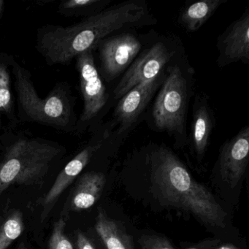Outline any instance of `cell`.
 <instances>
[{
  "label": "cell",
  "mask_w": 249,
  "mask_h": 249,
  "mask_svg": "<svg viewBox=\"0 0 249 249\" xmlns=\"http://www.w3.org/2000/svg\"><path fill=\"white\" fill-rule=\"evenodd\" d=\"M153 185L169 205L190 213L202 224L224 228L227 214L211 192L192 177L184 164L170 150L153 154Z\"/></svg>",
  "instance_id": "obj_1"
},
{
  "label": "cell",
  "mask_w": 249,
  "mask_h": 249,
  "mask_svg": "<svg viewBox=\"0 0 249 249\" xmlns=\"http://www.w3.org/2000/svg\"><path fill=\"white\" fill-rule=\"evenodd\" d=\"M12 75L17 93L18 121L74 132L78 121L74 111L75 98L67 83H57L47 97L40 98L33 85L30 72L16 60L13 64Z\"/></svg>",
  "instance_id": "obj_2"
},
{
  "label": "cell",
  "mask_w": 249,
  "mask_h": 249,
  "mask_svg": "<svg viewBox=\"0 0 249 249\" xmlns=\"http://www.w3.org/2000/svg\"><path fill=\"white\" fill-rule=\"evenodd\" d=\"M18 138L6 147L0 161V195L11 185L41 183L51 164L62 153V147L56 142Z\"/></svg>",
  "instance_id": "obj_3"
},
{
  "label": "cell",
  "mask_w": 249,
  "mask_h": 249,
  "mask_svg": "<svg viewBox=\"0 0 249 249\" xmlns=\"http://www.w3.org/2000/svg\"><path fill=\"white\" fill-rule=\"evenodd\" d=\"M187 95V82L181 71L178 66L172 67L153 108V117L159 129L179 135L184 132Z\"/></svg>",
  "instance_id": "obj_4"
},
{
  "label": "cell",
  "mask_w": 249,
  "mask_h": 249,
  "mask_svg": "<svg viewBox=\"0 0 249 249\" xmlns=\"http://www.w3.org/2000/svg\"><path fill=\"white\" fill-rule=\"evenodd\" d=\"M93 51H87L75 58L84 110L77 121L74 133L84 132L107 103L106 86L96 68Z\"/></svg>",
  "instance_id": "obj_5"
},
{
  "label": "cell",
  "mask_w": 249,
  "mask_h": 249,
  "mask_svg": "<svg viewBox=\"0 0 249 249\" xmlns=\"http://www.w3.org/2000/svg\"><path fill=\"white\" fill-rule=\"evenodd\" d=\"M165 45L158 43L142 53L125 72L114 91L115 98H122L129 90L161 73L170 59Z\"/></svg>",
  "instance_id": "obj_6"
},
{
  "label": "cell",
  "mask_w": 249,
  "mask_h": 249,
  "mask_svg": "<svg viewBox=\"0 0 249 249\" xmlns=\"http://www.w3.org/2000/svg\"><path fill=\"white\" fill-rule=\"evenodd\" d=\"M98 46L102 68L109 78H114L123 72L141 49L139 40L130 34L102 40Z\"/></svg>",
  "instance_id": "obj_7"
},
{
  "label": "cell",
  "mask_w": 249,
  "mask_h": 249,
  "mask_svg": "<svg viewBox=\"0 0 249 249\" xmlns=\"http://www.w3.org/2000/svg\"><path fill=\"white\" fill-rule=\"evenodd\" d=\"M249 127H243L225 142L220 156V173L224 181L234 188L241 180L249 164Z\"/></svg>",
  "instance_id": "obj_8"
},
{
  "label": "cell",
  "mask_w": 249,
  "mask_h": 249,
  "mask_svg": "<svg viewBox=\"0 0 249 249\" xmlns=\"http://www.w3.org/2000/svg\"><path fill=\"white\" fill-rule=\"evenodd\" d=\"M162 73L129 90L119 100L115 117L120 124L121 131L126 130L139 117L148 106L163 78Z\"/></svg>",
  "instance_id": "obj_9"
},
{
  "label": "cell",
  "mask_w": 249,
  "mask_h": 249,
  "mask_svg": "<svg viewBox=\"0 0 249 249\" xmlns=\"http://www.w3.org/2000/svg\"><path fill=\"white\" fill-rule=\"evenodd\" d=\"M102 142L103 141H99V142L90 144L88 146L84 148L79 154H77L71 161L68 163L63 170L58 175L53 186L42 201L41 204L44 208L42 213L43 214L42 221H43L47 215H49V212L62 195V192L72 183V181L85 168L94 153L101 147Z\"/></svg>",
  "instance_id": "obj_10"
},
{
  "label": "cell",
  "mask_w": 249,
  "mask_h": 249,
  "mask_svg": "<svg viewBox=\"0 0 249 249\" xmlns=\"http://www.w3.org/2000/svg\"><path fill=\"white\" fill-rule=\"evenodd\" d=\"M220 43L221 58L227 62L249 61V10L225 32Z\"/></svg>",
  "instance_id": "obj_11"
},
{
  "label": "cell",
  "mask_w": 249,
  "mask_h": 249,
  "mask_svg": "<svg viewBox=\"0 0 249 249\" xmlns=\"http://www.w3.org/2000/svg\"><path fill=\"white\" fill-rule=\"evenodd\" d=\"M213 126V113L208 101L203 98H196L191 138L195 152L199 157L203 156L208 148Z\"/></svg>",
  "instance_id": "obj_12"
},
{
  "label": "cell",
  "mask_w": 249,
  "mask_h": 249,
  "mask_svg": "<svg viewBox=\"0 0 249 249\" xmlns=\"http://www.w3.org/2000/svg\"><path fill=\"white\" fill-rule=\"evenodd\" d=\"M95 230L107 249H135L133 238L122 223L107 216L101 208L96 218Z\"/></svg>",
  "instance_id": "obj_13"
},
{
  "label": "cell",
  "mask_w": 249,
  "mask_h": 249,
  "mask_svg": "<svg viewBox=\"0 0 249 249\" xmlns=\"http://www.w3.org/2000/svg\"><path fill=\"white\" fill-rule=\"evenodd\" d=\"M106 185V176L101 173L89 172L83 175L74 189L71 208L80 211L89 209L101 196Z\"/></svg>",
  "instance_id": "obj_14"
},
{
  "label": "cell",
  "mask_w": 249,
  "mask_h": 249,
  "mask_svg": "<svg viewBox=\"0 0 249 249\" xmlns=\"http://www.w3.org/2000/svg\"><path fill=\"white\" fill-rule=\"evenodd\" d=\"M15 60L12 55L0 52V114L6 116L13 127L19 122L11 87L12 67Z\"/></svg>",
  "instance_id": "obj_15"
},
{
  "label": "cell",
  "mask_w": 249,
  "mask_h": 249,
  "mask_svg": "<svg viewBox=\"0 0 249 249\" xmlns=\"http://www.w3.org/2000/svg\"><path fill=\"white\" fill-rule=\"evenodd\" d=\"M222 3V0H202L195 2L182 11L180 22L187 31H197Z\"/></svg>",
  "instance_id": "obj_16"
},
{
  "label": "cell",
  "mask_w": 249,
  "mask_h": 249,
  "mask_svg": "<svg viewBox=\"0 0 249 249\" xmlns=\"http://www.w3.org/2000/svg\"><path fill=\"white\" fill-rule=\"evenodd\" d=\"M110 1L106 0H68L59 4L58 12L66 17H89L104 11Z\"/></svg>",
  "instance_id": "obj_17"
},
{
  "label": "cell",
  "mask_w": 249,
  "mask_h": 249,
  "mask_svg": "<svg viewBox=\"0 0 249 249\" xmlns=\"http://www.w3.org/2000/svg\"><path fill=\"white\" fill-rule=\"evenodd\" d=\"M23 214L18 210L12 211L0 227V249H7L24 230Z\"/></svg>",
  "instance_id": "obj_18"
},
{
  "label": "cell",
  "mask_w": 249,
  "mask_h": 249,
  "mask_svg": "<svg viewBox=\"0 0 249 249\" xmlns=\"http://www.w3.org/2000/svg\"><path fill=\"white\" fill-rule=\"evenodd\" d=\"M66 222L63 218H60L53 224L52 234L49 241L48 249H74L68 235L65 233Z\"/></svg>",
  "instance_id": "obj_19"
},
{
  "label": "cell",
  "mask_w": 249,
  "mask_h": 249,
  "mask_svg": "<svg viewBox=\"0 0 249 249\" xmlns=\"http://www.w3.org/2000/svg\"><path fill=\"white\" fill-rule=\"evenodd\" d=\"M142 249H176L170 242L157 235H143L140 239Z\"/></svg>",
  "instance_id": "obj_20"
},
{
  "label": "cell",
  "mask_w": 249,
  "mask_h": 249,
  "mask_svg": "<svg viewBox=\"0 0 249 249\" xmlns=\"http://www.w3.org/2000/svg\"><path fill=\"white\" fill-rule=\"evenodd\" d=\"M76 249H96L87 236L78 231L76 238Z\"/></svg>",
  "instance_id": "obj_21"
},
{
  "label": "cell",
  "mask_w": 249,
  "mask_h": 249,
  "mask_svg": "<svg viewBox=\"0 0 249 249\" xmlns=\"http://www.w3.org/2000/svg\"><path fill=\"white\" fill-rule=\"evenodd\" d=\"M238 249V248L233 246V245L227 244L224 245V246H221V247H218V249Z\"/></svg>",
  "instance_id": "obj_22"
},
{
  "label": "cell",
  "mask_w": 249,
  "mask_h": 249,
  "mask_svg": "<svg viewBox=\"0 0 249 249\" xmlns=\"http://www.w3.org/2000/svg\"><path fill=\"white\" fill-rule=\"evenodd\" d=\"M4 8V1L2 0H0V18H1V16H2V11H3Z\"/></svg>",
  "instance_id": "obj_23"
},
{
  "label": "cell",
  "mask_w": 249,
  "mask_h": 249,
  "mask_svg": "<svg viewBox=\"0 0 249 249\" xmlns=\"http://www.w3.org/2000/svg\"><path fill=\"white\" fill-rule=\"evenodd\" d=\"M17 249H28V248L26 246V245L24 244V243H21Z\"/></svg>",
  "instance_id": "obj_24"
}]
</instances>
